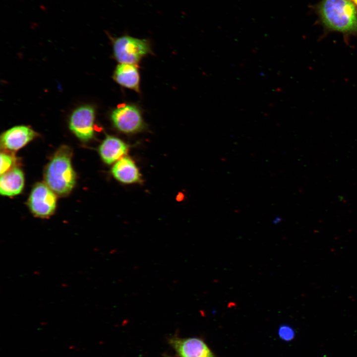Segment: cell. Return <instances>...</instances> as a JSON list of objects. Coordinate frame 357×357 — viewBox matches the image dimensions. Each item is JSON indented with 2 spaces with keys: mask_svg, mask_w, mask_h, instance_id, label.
Wrapping results in <instances>:
<instances>
[{
  "mask_svg": "<svg viewBox=\"0 0 357 357\" xmlns=\"http://www.w3.org/2000/svg\"><path fill=\"white\" fill-rule=\"evenodd\" d=\"M24 176L18 168H14L1 175L0 192L1 195L13 196L20 193L24 186Z\"/></svg>",
  "mask_w": 357,
  "mask_h": 357,
  "instance_id": "obj_12",
  "label": "cell"
},
{
  "mask_svg": "<svg viewBox=\"0 0 357 357\" xmlns=\"http://www.w3.org/2000/svg\"><path fill=\"white\" fill-rule=\"evenodd\" d=\"M128 149V144L120 138L107 135L100 145L99 151L104 162L111 165L125 156Z\"/></svg>",
  "mask_w": 357,
  "mask_h": 357,
  "instance_id": "obj_9",
  "label": "cell"
},
{
  "mask_svg": "<svg viewBox=\"0 0 357 357\" xmlns=\"http://www.w3.org/2000/svg\"><path fill=\"white\" fill-rule=\"evenodd\" d=\"M56 202L55 192L47 184L39 183L31 191L28 204L32 213L36 216L47 218L54 212Z\"/></svg>",
  "mask_w": 357,
  "mask_h": 357,
  "instance_id": "obj_5",
  "label": "cell"
},
{
  "mask_svg": "<svg viewBox=\"0 0 357 357\" xmlns=\"http://www.w3.org/2000/svg\"><path fill=\"white\" fill-rule=\"evenodd\" d=\"M318 12L327 30L357 35V9L351 0H322Z\"/></svg>",
  "mask_w": 357,
  "mask_h": 357,
  "instance_id": "obj_1",
  "label": "cell"
},
{
  "mask_svg": "<svg viewBox=\"0 0 357 357\" xmlns=\"http://www.w3.org/2000/svg\"><path fill=\"white\" fill-rule=\"evenodd\" d=\"M111 173L115 178L123 184H133L141 180L137 166L132 159L127 156L114 163Z\"/></svg>",
  "mask_w": 357,
  "mask_h": 357,
  "instance_id": "obj_10",
  "label": "cell"
},
{
  "mask_svg": "<svg viewBox=\"0 0 357 357\" xmlns=\"http://www.w3.org/2000/svg\"><path fill=\"white\" fill-rule=\"evenodd\" d=\"M113 78L121 86L139 91L140 75L135 64L119 63L115 70Z\"/></svg>",
  "mask_w": 357,
  "mask_h": 357,
  "instance_id": "obj_11",
  "label": "cell"
},
{
  "mask_svg": "<svg viewBox=\"0 0 357 357\" xmlns=\"http://www.w3.org/2000/svg\"><path fill=\"white\" fill-rule=\"evenodd\" d=\"M36 135V133L28 126H16L8 129L1 135V146L7 150H17L31 141Z\"/></svg>",
  "mask_w": 357,
  "mask_h": 357,
  "instance_id": "obj_8",
  "label": "cell"
},
{
  "mask_svg": "<svg viewBox=\"0 0 357 357\" xmlns=\"http://www.w3.org/2000/svg\"><path fill=\"white\" fill-rule=\"evenodd\" d=\"M357 6V0H351Z\"/></svg>",
  "mask_w": 357,
  "mask_h": 357,
  "instance_id": "obj_15",
  "label": "cell"
},
{
  "mask_svg": "<svg viewBox=\"0 0 357 357\" xmlns=\"http://www.w3.org/2000/svg\"><path fill=\"white\" fill-rule=\"evenodd\" d=\"M13 164V159L12 157L5 153L0 154V175L6 173L10 170Z\"/></svg>",
  "mask_w": 357,
  "mask_h": 357,
  "instance_id": "obj_14",
  "label": "cell"
},
{
  "mask_svg": "<svg viewBox=\"0 0 357 357\" xmlns=\"http://www.w3.org/2000/svg\"><path fill=\"white\" fill-rule=\"evenodd\" d=\"M170 342L179 357H215L207 345L199 338L174 337Z\"/></svg>",
  "mask_w": 357,
  "mask_h": 357,
  "instance_id": "obj_7",
  "label": "cell"
},
{
  "mask_svg": "<svg viewBox=\"0 0 357 357\" xmlns=\"http://www.w3.org/2000/svg\"><path fill=\"white\" fill-rule=\"evenodd\" d=\"M115 127L125 134H134L142 131L144 122L139 109L134 105L127 104L115 109L111 114Z\"/></svg>",
  "mask_w": 357,
  "mask_h": 357,
  "instance_id": "obj_4",
  "label": "cell"
},
{
  "mask_svg": "<svg viewBox=\"0 0 357 357\" xmlns=\"http://www.w3.org/2000/svg\"><path fill=\"white\" fill-rule=\"evenodd\" d=\"M71 155L69 147H60L56 152L45 172L47 185L60 195L69 193L75 183V174L71 163Z\"/></svg>",
  "mask_w": 357,
  "mask_h": 357,
  "instance_id": "obj_2",
  "label": "cell"
},
{
  "mask_svg": "<svg viewBox=\"0 0 357 357\" xmlns=\"http://www.w3.org/2000/svg\"><path fill=\"white\" fill-rule=\"evenodd\" d=\"M114 56L119 63L135 64L151 52L149 42L145 39L124 35L113 42Z\"/></svg>",
  "mask_w": 357,
  "mask_h": 357,
  "instance_id": "obj_3",
  "label": "cell"
},
{
  "mask_svg": "<svg viewBox=\"0 0 357 357\" xmlns=\"http://www.w3.org/2000/svg\"><path fill=\"white\" fill-rule=\"evenodd\" d=\"M278 333L279 337L285 341H290L295 337L294 329L288 325H282L280 326Z\"/></svg>",
  "mask_w": 357,
  "mask_h": 357,
  "instance_id": "obj_13",
  "label": "cell"
},
{
  "mask_svg": "<svg viewBox=\"0 0 357 357\" xmlns=\"http://www.w3.org/2000/svg\"><path fill=\"white\" fill-rule=\"evenodd\" d=\"M95 112L89 105L76 109L70 118L69 126L70 130L81 140L87 141L94 135Z\"/></svg>",
  "mask_w": 357,
  "mask_h": 357,
  "instance_id": "obj_6",
  "label": "cell"
}]
</instances>
